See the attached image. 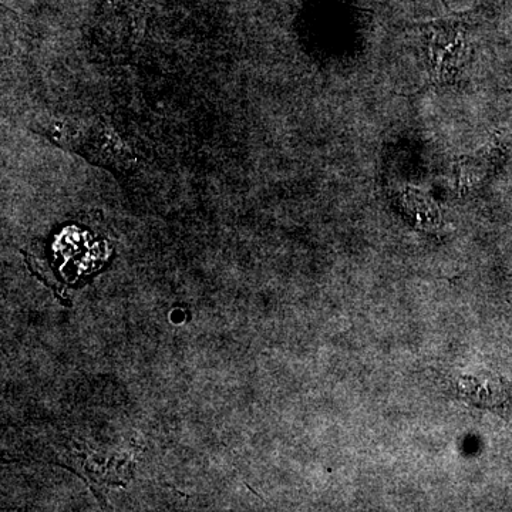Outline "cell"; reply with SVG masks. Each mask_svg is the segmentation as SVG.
Wrapping results in <instances>:
<instances>
[{
  "mask_svg": "<svg viewBox=\"0 0 512 512\" xmlns=\"http://www.w3.org/2000/svg\"><path fill=\"white\" fill-rule=\"evenodd\" d=\"M458 392L468 402L491 410L510 409L512 384L491 375L463 376L457 382Z\"/></svg>",
  "mask_w": 512,
  "mask_h": 512,
  "instance_id": "obj_2",
  "label": "cell"
},
{
  "mask_svg": "<svg viewBox=\"0 0 512 512\" xmlns=\"http://www.w3.org/2000/svg\"><path fill=\"white\" fill-rule=\"evenodd\" d=\"M426 29L427 52L434 79L444 83L453 79L464 57V22L458 20H437Z\"/></svg>",
  "mask_w": 512,
  "mask_h": 512,
  "instance_id": "obj_1",
  "label": "cell"
}]
</instances>
